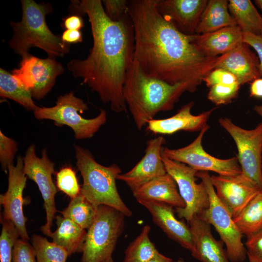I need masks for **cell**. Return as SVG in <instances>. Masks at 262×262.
Masks as SVG:
<instances>
[{"label": "cell", "mask_w": 262, "mask_h": 262, "mask_svg": "<svg viewBox=\"0 0 262 262\" xmlns=\"http://www.w3.org/2000/svg\"><path fill=\"white\" fill-rule=\"evenodd\" d=\"M74 147L76 166L83 180L81 194L96 206L107 205L131 217L132 213L121 199L116 187L117 177L121 174L120 167L115 164L102 165L88 149L76 145Z\"/></svg>", "instance_id": "obj_5"}, {"label": "cell", "mask_w": 262, "mask_h": 262, "mask_svg": "<svg viewBox=\"0 0 262 262\" xmlns=\"http://www.w3.org/2000/svg\"><path fill=\"white\" fill-rule=\"evenodd\" d=\"M150 229L148 225L143 227L139 235L126 248L122 262H146L160 253L149 238Z\"/></svg>", "instance_id": "obj_30"}, {"label": "cell", "mask_w": 262, "mask_h": 262, "mask_svg": "<svg viewBox=\"0 0 262 262\" xmlns=\"http://www.w3.org/2000/svg\"><path fill=\"white\" fill-rule=\"evenodd\" d=\"M82 16L71 14L63 18L62 26L66 30H80L84 26Z\"/></svg>", "instance_id": "obj_41"}, {"label": "cell", "mask_w": 262, "mask_h": 262, "mask_svg": "<svg viewBox=\"0 0 262 262\" xmlns=\"http://www.w3.org/2000/svg\"></svg>", "instance_id": "obj_50"}, {"label": "cell", "mask_w": 262, "mask_h": 262, "mask_svg": "<svg viewBox=\"0 0 262 262\" xmlns=\"http://www.w3.org/2000/svg\"><path fill=\"white\" fill-rule=\"evenodd\" d=\"M196 177L203 182L209 198L208 208L197 215L210 225H213L225 244L230 262H243L247 251L243 242V234L235 223L226 206L218 197L208 172L198 171Z\"/></svg>", "instance_id": "obj_8"}, {"label": "cell", "mask_w": 262, "mask_h": 262, "mask_svg": "<svg viewBox=\"0 0 262 262\" xmlns=\"http://www.w3.org/2000/svg\"><path fill=\"white\" fill-rule=\"evenodd\" d=\"M243 42L252 47L256 51L259 60V69L262 77V36L243 32Z\"/></svg>", "instance_id": "obj_40"}, {"label": "cell", "mask_w": 262, "mask_h": 262, "mask_svg": "<svg viewBox=\"0 0 262 262\" xmlns=\"http://www.w3.org/2000/svg\"><path fill=\"white\" fill-rule=\"evenodd\" d=\"M110 206H98L96 217L87 231L81 262H105L112 254L123 232L125 218Z\"/></svg>", "instance_id": "obj_6"}, {"label": "cell", "mask_w": 262, "mask_h": 262, "mask_svg": "<svg viewBox=\"0 0 262 262\" xmlns=\"http://www.w3.org/2000/svg\"><path fill=\"white\" fill-rule=\"evenodd\" d=\"M261 35L262 36V31H261Z\"/></svg>", "instance_id": "obj_51"}, {"label": "cell", "mask_w": 262, "mask_h": 262, "mask_svg": "<svg viewBox=\"0 0 262 262\" xmlns=\"http://www.w3.org/2000/svg\"><path fill=\"white\" fill-rule=\"evenodd\" d=\"M61 38L64 42L69 44L79 43L82 41L81 30H66L63 33Z\"/></svg>", "instance_id": "obj_42"}, {"label": "cell", "mask_w": 262, "mask_h": 262, "mask_svg": "<svg viewBox=\"0 0 262 262\" xmlns=\"http://www.w3.org/2000/svg\"><path fill=\"white\" fill-rule=\"evenodd\" d=\"M145 207L152 216L153 222L167 236L191 252L193 241L189 226L179 220L175 215L173 207L164 202L147 201L140 203Z\"/></svg>", "instance_id": "obj_18"}, {"label": "cell", "mask_w": 262, "mask_h": 262, "mask_svg": "<svg viewBox=\"0 0 262 262\" xmlns=\"http://www.w3.org/2000/svg\"><path fill=\"white\" fill-rule=\"evenodd\" d=\"M1 232L0 236V262H12L13 247L19 239V233L11 221L1 219Z\"/></svg>", "instance_id": "obj_32"}, {"label": "cell", "mask_w": 262, "mask_h": 262, "mask_svg": "<svg viewBox=\"0 0 262 262\" xmlns=\"http://www.w3.org/2000/svg\"><path fill=\"white\" fill-rule=\"evenodd\" d=\"M132 192L139 203L147 201L160 202L176 208H183L185 206L175 180L167 173L139 186Z\"/></svg>", "instance_id": "obj_21"}, {"label": "cell", "mask_w": 262, "mask_h": 262, "mask_svg": "<svg viewBox=\"0 0 262 262\" xmlns=\"http://www.w3.org/2000/svg\"><path fill=\"white\" fill-rule=\"evenodd\" d=\"M87 110V104L71 91L60 96L52 107L37 106L33 114L37 119L51 120L58 126L66 125L72 129L76 139H85L92 137L107 121V114L103 109L94 118H83L81 114Z\"/></svg>", "instance_id": "obj_7"}, {"label": "cell", "mask_w": 262, "mask_h": 262, "mask_svg": "<svg viewBox=\"0 0 262 262\" xmlns=\"http://www.w3.org/2000/svg\"><path fill=\"white\" fill-rule=\"evenodd\" d=\"M105 262H114V261H113V259L112 258H110L109 259H108V260H107L106 261H105Z\"/></svg>", "instance_id": "obj_49"}, {"label": "cell", "mask_w": 262, "mask_h": 262, "mask_svg": "<svg viewBox=\"0 0 262 262\" xmlns=\"http://www.w3.org/2000/svg\"><path fill=\"white\" fill-rule=\"evenodd\" d=\"M194 104L193 101L184 104L171 117L150 120L147 124V130L155 134L167 135L172 134L180 131H200L207 124L211 115L216 108L198 115H194L191 113Z\"/></svg>", "instance_id": "obj_20"}, {"label": "cell", "mask_w": 262, "mask_h": 262, "mask_svg": "<svg viewBox=\"0 0 262 262\" xmlns=\"http://www.w3.org/2000/svg\"><path fill=\"white\" fill-rule=\"evenodd\" d=\"M188 224L193 237L191 253L194 258L201 262H230L223 242L214 238L209 223L195 215Z\"/></svg>", "instance_id": "obj_19"}, {"label": "cell", "mask_w": 262, "mask_h": 262, "mask_svg": "<svg viewBox=\"0 0 262 262\" xmlns=\"http://www.w3.org/2000/svg\"><path fill=\"white\" fill-rule=\"evenodd\" d=\"M174 262H185L184 259L182 258H179L176 261H174Z\"/></svg>", "instance_id": "obj_47"}, {"label": "cell", "mask_w": 262, "mask_h": 262, "mask_svg": "<svg viewBox=\"0 0 262 262\" xmlns=\"http://www.w3.org/2000/svg\"><path fill=\"white\" fill-rule=\"evenodd\" d=\"M98 206L88 201L81 194L72 198L68 206L60 213L83 229H88L93 223Z\"/></svg>", "instance_id": "obj_29"}, {"label": "cell", "mask_w": 262, "mask_h": 262, "mask_svg": "<svg viewBox=\"0 0 262 262\" xmlns=\"http://www.w3.org/2000/svg\"><path fill=\"white\" fill-rule=\"evenodd\" d=\"M23 162L25 175L36 183L44 200L46 223L41 227V230L44 234L50 237L57 212L55 196L57 190L52 178V175L55 173V164L48 157L46 148L42 151L41 157L37 156L34 144L27 148Z\"/></svg>", "instance_id": "obj_11"}, {"label": "cell", "mask_w": 262, "mask_h": 262, "mask_svg": "<svg viewBox=\"0 0 262 262\" xmlns=\"http://www.w3.org/2000/svg\"><path fill=\"white\" fill-rule=\"evenodd\" d=\"M207 0H158L156 7L160 15L186 35H194Z\"/></svg>", "instance_id": "obj_17"}, {"label": "cell", "mask_w": 262, "mask_h": 262, "mask_svg": "<svg viewBox=\"0 0 262 262\" xmlns=\"http://www.w3.org/2000/svg\"><path fill=\"white\" fill-rule=\"evenodd\" d=\"M240 86L238 82L214 85L210 88L208 99L216 105L228 104L237 97Z\"/></svg>", "instance_id": "obj_34"}, {"label": "cell", "mask_w": 262, "mask_h": 262, "mask_svg": "<svg viewBox=\"0 0 262 262\" xmlns=\"http://www.w3.org/2000/svg\"><path fill=\"white\" fill-rule=\"evenodd\" d=\"M194 42L206 57H218L243 43V32L237 25L227 27L211 33L196 34Z\"/></svg>", "instance_id": "obj_22"}, {"label": "cell", "mask_w": 262, "mask_h": 262, "mask_svg": "<svg viewBox=\"0 0 262 262\" xmlns=\"http://www.w3.org/2000/svg\"><path fill=\"white\" fill-rule=\"evenodd\" d=\"M164 137L159 136L147 142L145 155L130 171L120 174L117 180L124 181L131 191L167 173L162 159Z\"/></svg>", "instance_id": "obj_16"}, {"label": "cell", "mask_w": 262, "mask_h": 262, "mask_svg": "<svg viewBox=\"0 0 262 262\" xmlns=\"http://www.w3.org/2000/svg\"><path fill=\"white\" fill-rule=\"evenodd\" d=\"M245 246L247 256L257 262H262V228L246 237Z\"/></svg>", "instance_id": "obj_39"}, {"label": "cell", "mask_w": 262, "mask_h": 262, "mask_svg": "<svg viewBox=\"0 0 262 262\" xmlns=\"http://www.w3.org/2000/svg\"><path fill=\"white\" fill-rule=\"evenodd\" d=\"M254 2L262 12V0H255Z\"/></svg>", "instance_id": "obj_46"}, {"label": "cell", "mask_w": 262, "mask_h": 262, "mask_svg": "<svg viewBox=\"0 0 262 262\" xmlns=\"http://www.w3.org/2000/svg\"><path fill=\"white\" fill-rule=\"evenodd\" d=\"M57 229L50 236L52 242L65 249L69 256L82 253L87 232L69 218L55 216Z\"/></svg>", "instance_id": "obj_24"}, {"label": "cell", "mask_w": 262, "mask_h": 262, "mask_svg": "<svg viewBox=\"0 0 262 262\" xmlns=\"http://www.w3.org/2000/svg\"><path fill=\"white\" fill-rule=\"evenodd\" d=\"M8 171V188L6 192L0 195V203L3 208L2 219L12 222L21 239L29 241L30 237L26 227L27 218L23 212V192L27 177L24 171L23 159L18 157L16 164L10 165Z\"/></svg>", "instance_id": "obj_14"}, {"label": "cell", "mask_w": 262, "mask_h": 262, "mask_svg": "<svg viewBox=\"0 0 262 262\" xmlns=\"http://www.w3.org/2000/svg\"><path fill=\"white\" fill-rule=\"evenodd\" d=\"M255 111L262 118V105L254 106Z\"/></svg>", "instance_id": "obj_45"}, {"label": "cell", "mask_w": 262, "mask_h": 262, "mask_svg": "<svg viewBox=\"0 0 262 262\" xmlns=\"http://www.w3.org/2000/svg\"><path fill=\"white\" fill-rule=\"evenodd\" d=\"M229 0H209L202 14L196 34L213 32L237 25L229 10Z\"/></svg>", "instance_id": "obj_25"}, {"label": "cell", "mask_w": 262, "mask_h": 262, "mask_svg": "<svg viewBox=\"0 0 262 262\" xmlns=\"http://www.w3.org/2000/svg\"><path fill=\"white\" fill-rule=\"evenodd\" d=\"M56 186L71 199L81 194V187L75 170L70 166L61 168L56 173Z\"/></svg>", "instance_id": "obj_33"}, {"label": "cell", "mask_w": 262, "mask_h": 262, "mask_svg": "<svg viewBox=\"0 0 262 262\" xmlns=\"http://www.w3.org/2000/svg\"><path fill=\"white\" fill-rule=\"evenodd\" d=\"M229 10L243 32L261 35L262 15L250 0H229Z\"/></svg>", "instance_id": "obj_26"}, {"label": "cell", "mask_w": 262, "mask_h": 262, "mask_svg": "<svg viewBox=\"0 0 262 262\" xmlns=\"http://www.w3.org/2000/svg\"><path fill=\"white\" fill-rule=\"evenodd\" d=\"M249 91L250 97L262 98V78H258L251 82Z\"/></svg>", "instance_id": "obj_43"}, {"label": "cell", "mask_w": 262, "mask_h": 262, "mask_svg": "<svg viewBox=\"0 0 262 262\" xmlns=\"http://www.w3.org/2000/svg\"><path fill=\"white\" fill-rule=\"evenodd\" d=\"M233 220L241 233L246 237L262 228V189Z\"/></svg>", "instance_id": "obj_28"}, {"label": "cell", "mask_w": 262, "mask_h": 262, "mask_svg": "<svg viewBox=\"0 0 262 262\" xmlns=\"http://www.w3.org/2000/svg\"><path fill=\"white\" fill-rule=\"evenodd\" d=\"M209 88L219 84H232L238 82L235 76L230 72L219 67L210 71L203 79Z\"/></svg>", "instance_id": "obj_38"}, {"label": "cell", "mask_w": 262, "mask_h": 262, "mask_svg": "<svg viewBox=\"0 0 262 262\" xmlns=\"http://www.w3.org/2000/svg\"><path fill=\"white\" fill-rule=\"evenodd\" d=\"M102 3L106 15L113 21H119L129 14L128 0H103Z\"/></svg>", "instance_id": "obj_36"}, {"label": "cell", "mask_w": 262, "mask_h": 262, "mask_svg": "<svg viewBox=\"0 0 262 262\" xmlns=\"http://www.w3.org/2000/svg\"><path fill=\"white\" fill-rule=\"evenodd\" d=\"M0 96L12 99L28 110L37 107L30 89L12 73L0 68Z\"/></svg>", "instance_id": "obj_27"}, {"label": "cell", "mask_w": 262, "mask_h": 262, "mask_svg": "<svg viewBox=\"0 0 262 262\" xmlns=\"http://www.w3.org/2000/svg\"><path fill=\"white\" fill-rule=\"evenodd\" d=\"M171 258L159 253L153 259L146 262H174Z\"/></svg>", "instance_id": "obj_44"}, {"label": "cell", "mask_w": 262, "mask_h": 262, "mask_svg": "<svg viewBox=\"0 0 262 262\" xmlns=\"http://www.w3.org/2000/svg\"><path fill=\"white\" fill-rule=\"evenodd\" d=\"M216 194L233 218L236 217L261 189L241 173L233 176H211Z\"/></svg>", "instance_id": "obj_15"}, {"label": "cell", "mask_w": 262, "mask_h": 262, "mask_svg": "<svg viewBox=\"0 0 262 262\" xmlns=\"http://www.w3.org/2000/svg\"><path fill=\"white\" fill-rule=\"evenodd\" d=\"M21 20L10 21L13 34L8 42L9 47L22 59L31 55L29 49L33 47L44 50L50 58L63 57L68 53L70 45L64 42L61 36L52 33L47 24L46 16L52 11V5L33 0H21Z\"/></svg>", "instance_id": "obj_4"}, {"label": "cell", "mask_w": 262, "mask_h": 262, "mask_svg": "<svg viewBox=\"0 0 262 262\" xmlns=\"http://www.w3.org/2000/svg\"><path fill=\"white\" fill-rule=\"evenodd\" d=\"M65 69L55 59L39 58L32 55L22 59L20 67L12 73L30 90L33 98L40 100L51 90Z\"/></svg>", "instance_id": "obj_13"}, {"label": "cell", "mask_w": 262, "mask_h": 262, "mask_svg": "<svg viewBox=\"0 0 262 262\" xmlns=\"http://www.w3.org/2000/svg\"><path fill=\"white\" fill-rule=\"evenodd\" d=\"M12 262H37L34 249L28 241H17L13 249Z\"/></svg>", "instance_id": "obj_37"}, {"label": "cell", "mask_w": 262, "mask_h": 262, "mask_svg": "<svg viewBox=\"0 0 262 262\" xmlns=\"http://www.w3.org/2000/svg\"><path fill=\"white\" fill-rule=\"evenodd\" d=\"M162 159L166 172L175 180L179 193L185 202L183 208H176L180 218L188 223L195 215L200 214L209 206V198L203 182H196L198 172L191 167L171 160L162 152Z\"/></svg>", "instance_id": "obj_10"}, {"label": "cell", "mask_w": 262, "mask_h": 262, "mask_svg": "<svg viewBox=\"0 0 262 262\" xmlns=\"http://www.w3.org/2000/svg\"><path fill=\"white\" fill-rule=\"evenodd\" d=\"M206 124L189 145L178 149L164 147L162 153L168 158L184 164L197 171H213L222 176H233L241 173L237 157L218 159L207 153L202 145L203 137L209 129Z\"/></svg>", "instance_id": "obj_12"}, {"label": "cell", "mask_w": 262, "mask_h": 262, "mask_svg": "<svg viewBox=\"0 0 262 262\" xmlns=\"http://www.w3.org/2000/svg\"><path fill=\"white\" fill-rule=\"evenodd\" d=\"M17 151V143L0 131V162L3 170L7 171Z\"/></svg>", "instance_id": "obj_35"}, {"label": "cell", "mask_w": 262, "mask_h": 262, "mask_svg": "<svg viewBox=\"0 0 262 262\" xmlns=\"http://www.w3.org/2000/svg\"><path fill=\"white\" fill-rule=\"evenodd\" d=\"M217 67L233 74L241 85L261 78L259 58L244 42L228 53Z\"/></svg>", "instance_id": "obj_23"}, {"label": "cell", "mask_w": 262, "mask_h": 262, "mask_svg": "<svg viewBox=\"0 0 262 262\" xmlns=\"http://www.w3.org/2000/svg\"><path fill=\"white\" fill-rule=\"evenodd\" d=\"M248 260H249V262H257L251 257L248 256Z\"/></svg>", "instance_id": "obj_48"}, {"label": "cell", "mask_w": 262, "mask_h": 262, "mask_svg": "<svg viewBox=\"0 0 262 262\" xmlns=\"http://www.w3.org/2000/svg\"><path fill=\"white\" fill-rule=\"evenodd\" d=\"M71 14L87 15L90 23L93 46L84 59L67 64L75 78H80L98 94L103 103L117 113L126 112L123 89L128 70L134 60V34L129 14L119 21L106 15L100 0H74Z\"/></svg>", "instance_id": "obj_2"}, {"label": "cell", "mask_w": 262, "mask_h": 262, "mask_svg": "<svg viewBox=\"0 0 262 262\" xmlns=\"http://www.w3.org/2000/svg\"><path fill=\"white\" fill-rule=\"evenodd\" d=\"M197 86L190 82L171 84L146 74L133 60L126 74L123 94L137 128L141 130L161 112L172 110L186 91Z\"/></svg>", "instance_id": "obj_3"}, {"label": "cell", "mask_w": 262, "mask_h": 262, "mask_svg": "<svg viewBox=\"0 0 262 262\" xmlns=\"http://www.w3.org/2000/svg\"><path fill=\"white\" fill-rule=\"evenodd\" d=\"M218 122L236 144L241 174L262 189V122L252 130L242 128L226 117Z\"/></svg>", "instance_id": "obj_9"}, {"label": "cell", "mask_w": 262, "mask_h": 262, "mask_svg": "<svg viewBox=\"0 0 262 262\" xmlns=\"http://www.w3.org/2000/svg\"><path fill=\"white\" fill-rule=\"evenodd\" d=\"M158 0H128L134 34V60L147 75L171 84L190 82L198 86L228 53L205 56L186 35L159 13Z\"/></svg>", "instance_id": "obj_1"}, {"label": "cell", "mask_w": 262, "mask_h": 262, "mask_svg": "<svg viewBox=\"0 0 262 262\" xmlns=\"http://www.w3.org/2000/svg\"><path fill=\"white\" fill-rule=\"evenodd\" d=\"M31 242L37 262H66L69 256L65 249L42 236L33 234Z\"/></svg>", "instance_id": "obj_31"}]
</instances>
